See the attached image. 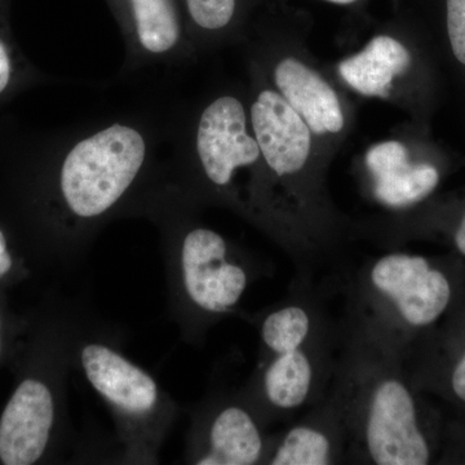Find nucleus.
<instances>
[{
	"instance_id": "3",
	"label": "nucleus",
	"mask_w": 465,
	"mask_h": 465,
	"mask_svg": "<svg viewBox=\"0 0 465 465\" xmlns=\"http://www.w3.org/2000/svg\"><path fill=\"white\" fill-rule=\"evenodd\" d=\"M342 317L405 361L451 304L448 274L424 256L391 250L367 259L344 282Z\"/></svg>"
},
{
	"instance_id": "14",
	"label": "nucleus",
	"mask_w": 465,
	"mask_h": 465,
	"mask_svg": "<svg viewBox=\"0 0 465 465\" xmlns=\"http://www.w3.org/2000/svg\"><path fill=\"white\" fill-rule=\"evenodd\" d=\"M134 36L143 52L163 56L176 50L182 25L173 0H127Z\"/></svg>"
},
{
	"instance_id": "20",
	"label": "nucleus",
	"mask_w": 465,
	"mask_h": 465,
	"mask_svg": "<svg viewBox=\"0 0 465 465\" xmlns=\"http://www.w3.org/2000/svg\"><path fill=\"white\" fill-rule=\"evenodd\" d=\"M454 243L459 252L465 256V215L463 219H461V222L459 223L457 231H455Z\"/></svg>"
},
{
	"instance_id": "1",
	"label": "nucleus",
	"mask_w": 465,
	"mask_h": 465,
	"mask_svg": "<svg viewBox=\"0 0 465 465\" xmlns=\"http://www.w3.org/2000/svg\"><path fill=\"white\" fill-rule=\"evenodd\" d=\"M341 347L332 382L351 436V464L425 465L432 459L405 363L341 317Z\"/></svg>"
},
{
	"instance_id": "21",
	"label": "nucleus",
	"mask_w": 465,
	"mask_h": 465,
	"mask_svg": "<svg viewBox=\"0 0 465 465\" xmlns=\"http://www.w3.org/2000/svg\"><path fill=\"white\" fill-rule=\"evenodd\" d=\"M327 2L336 3V5H351L356 0H327Z\"/></svg>"
},
{
	"instance_id": "6",
	"label": "nucleus",
	"mask_w": 465,
	"mask_h": 465,
	"mask_svg": "<svg viewBox=\"0 0 465 465\" xmlns=\"http://www.w3.org/2000/svg\"><path fill=\"white\" fill-rule=\"evenodd\" d=\"M265 464H351L347 416L333 382L322 399L289 421L286 430L272 437Z\"/></svg>"
},
{
	"instance_id": "4",
	"label": "nucleus",
	"mask_w": 465,
	"mask_h": 465,
	"mask_svg": "<svg viewBox=\"0 0 465 465\" xmlns=\"http://www.w3.org/2000/svg\"><path fill=\"white\" fill-rule=\"evenodd\" d=\"M145 159V137L133 125L110 124L79 140L61 166L66 207L81 219L108 213L131 188Z\"/></svg>"
},
{
	"instance_id": "17",
	"label": "nucleus",
	"mask_w": 465,
	"mask_h": 465,
	"mask_svg": "<svg viewBox=\"0 0 465 465\" xmlns=\"http://www.w3.org/2000/svg\"><path fill=\"white\" fill-rule=\"evenodd\" d=\"M446 381H448V387L452 396L465 403V349L459 354L454 365L450 369Z\"/></svg>"
},
{
	"instance_id": "7",
	"label": "nucleus",
	"mask_w": 465,
	"mask_h": 465,
	"mask_svg": "<svg viewBox=\"0 0 465 465\" xmlns=\"http://www.w3.org/2000/svg\"><path fill=\"white\" fill-rule=\"evenodd\" d=\"M198 161L208 183L231 188L235 173L262 161L259 143L249 131V115L232 94L217 97L202 112L195 134Z\"/></svg>"
},
{
	"instance_id": "13",
	"label": "nucleus",
	"mask_w": 465,
	"mask_h": 465,
	"mask_svg": "<svg viewBox=\"0 0 465 465\" xmlns=\"http://www.w3.org/2000/svg\"><path fill=\"white\" fill-rule=\"evenodd\" d=\"M411 65V54L396 38L378 35L339 64V74L351 90L367 97H388L394 79Z\"/></svg>"
},
{
	"instance_id": "10",
	"label": "nucleus",
	"mask_w": 465,
	"mask_h": 465,
	"mask_svg": "<svg viewBox=\"0 0 465 465\" xmlns=\"http://www.w3.org/2000/svg\"><path fill=\"white\" fill-rule=\"evenodd\" d=\"M275 90L307 122L313 134H338L345 125L344 110L331 84L313 67L296 57H284L274 67Z\"/></svg>"
},
{
	"instance_id": "19",
	"label": "nucleus",
	"mask_w": 465,
	"mask_h": 465,
	"mask_svg": "<svg viewBox=\"0 0 465 465\" xmlns=\"http://www.w3.org/2000/svg\"><path fill=\"white\" fill-rule=\"evenodd\" d=\"M12 268V259L7 250L5 234L0 231V277L8 273Z\"/></svg>"
},
{
	"instance_id": "18",
	"label": "nucleus",
	"mask_w": 465,
	"mask_h": 465,
	"mask_svg": "<svg viewBox=\"0 0 465 465\" xmlns=\"http://www.w3.org/2000/svg\"><path fill=\"white\" fill-rule=\"evenodd\" d=\"M12 79V60L5 42L0 39V94L7 90Z\"/></svg>"
},
{
	"instance_id": "15",
	"label": "nucleus",
	"mask_w": 465,
	"mask_h": 465,
	"mask_svg": "<svg viewBox=\"0 0 465 465\" xmlns=\"http://www.w3.org/2000/svg\"><path fill=\"white\" fill-rule=\"evenodd\" d=\"M193 23L207 32H219L232 23L237 0H185Z\"/></svg>"
},
{
	"instance_id": "16",
	"label": "nucleus",
	"mask_w": 465,
	"mask_h": 465,
	"mask_svg": "<svg viewBox=\"0 0 465 465\" xmlns=\"http://www.w3.org/2000/svg\"><path fill=\"white\" fill-rule=\"evenodd\" d=\"M448 33L452 54L465 65V0H448Z\"/></svg>"
},
{
	"instance_id": "2",
	"label": "nucleus",
	"mask_w": 465,
	"mask_h": 465,
	"mask_svg": "<svg viewBox=\"0 0 465 465\" xmlns=\"http://www.w3.org/2000/svg\"><path fill=\"white\" fill-rule=\"evenodd\" d=\"M262 361L256 402L266 420H292L331 385L341 347V320L332 316L314 278L295 275L289 292L259 323Z\"/></svg>"
},
{
	"instance_id": "5",
	"label": "nucleus",
	"mask_w": 465,
	"mask_h": 465,
	"mask_svg": "<svg viewBox=\"0 0 465 465\" xmlns=\"http://www.w3.org/2000/svg\"><path fill=\"white\" fill-rule=\"evenodd\" d=\"M228 242L208 228H195L183 238V286L193 304L208 316L229 313L250 283L246 265L231 255Z\"/></svg>"
},
{
	"instance_id": "11",
	"label": "nucleus",
	"mask_w": 465,
	"mask_h": 465,
	"mask_svg": "<svg viewBox=\"0 0 465 465\" xmlns=\"http://www.w3.org/2000/svg\"><path fill=\"white\" fill-rule=\"evenodd\" d=\"M262 416L250 407L229 403L211 418L206 446L198 465H252L265 463L272 437H266Z\"/></svg>"
},
{
	"instance_id": "9",
	"label": "nucleus",
	"mask_w": 465,
	"mask_h": 465,
	"mask_svg": "<svg viewBox=\"0 0 465 465\" xmlns=\"http://www.w3.org/2000/svg\"><path fill=\"white\" fill-rule=\"evenodd\" d=\"M367 171L374 200L390 210H405L424 201L437 188L440 173L428 163H410L402 143L388 140L367 150Z\"/></svg>"
},
{
	"instance_id": "8",
	"label": "nucleus",
	"mask_w": 465,
	"mask_h": 465,
	"mask_svg": "<svg viewBox=\"0 0 465 465\" xmlns=\"http://www.w3.org/2000/svg\"><path fill=\"white\" fill-rule=\"evenodd\" d=\"M54 405L47 385L33 379L21 382L0 418V460L30 465L47 448Z\"/></svg>"
},
{
	"instance_id": "12",
	"label": "nucleus",
	"mask_w": 465,
	"mask_h": 465,
	"mask_svg": "<svg viewBox=\"0 0 465 465\" xmlns=\"http://www.w3.org/2000/svg\"><path fill=\"white\" fill-rule=\"evenodd\" d=\"M82 365L92 387L119 409L131 414H145L157 403L155 381L113 349L87 345L82 351Z\"/></svg>"
}]
</instances>
